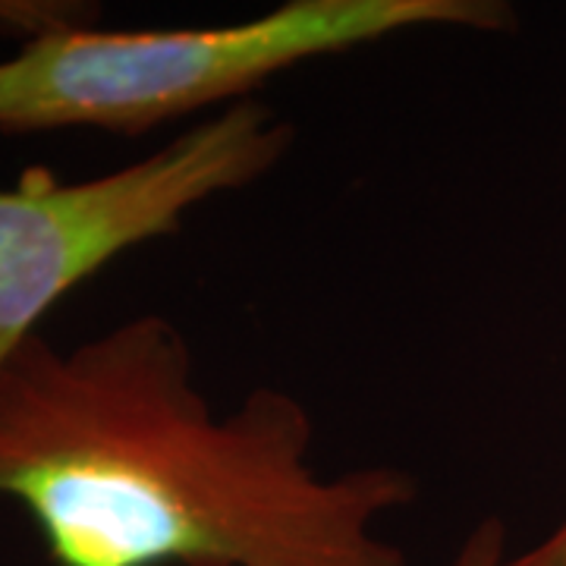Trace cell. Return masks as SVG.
I'll list each match as a JSON object with an SVG mask.
<instances>
[{
  "mask_svg": "<svg viewBox=\"0 0 566 566\" xmlns=\"http://www.w3.org/2000/svg\"><path fill=\"white\" fill-rule=\"evenodd\" d=\"M177 324L142 312L73 346L35 334L0 371V501L54 566H406L378 520L400 465L322 475L315 422L255 387L218 412Z\"/></svg>",
  "mask_w": 566,
  "mask_h": 566,
  "instance_id": "cell-1",
  "label": "cell"
},
{
  "mask_svg": "<svg viewBox=\"0 0 566 566\" xmlns=\"http://www.w3.org/2000/svg\"><path fill=\"white\" fill-rule=\"evenodd\" d=\"M501 0H283L223 25H80L0 61V136L102 129L145 136L252 102L264 82L424 29L506 32Z\"/></svg>",
  "mask_w": 566,
  "mask_h": 566,
  "instance_id": "cell-2",
  "label": "cell"
},
{
  "mask_svg": "<svg viewBox=\"0 0 566 566\" xmlns=\"http://www.w3.org/2000/svg\"><path fill=\"white\" fill-rule=\"evenodd\" d=\"M290 148V120L252 98L98 177L29 167L0 186V371L63 296L126 252L180 233L205 202L264 180Z\"/></svg>",
  "mask_w": 566,
  "mask_h": 566,
  "instance_id": "cell-3",
  "label": "cell"
},
{
  "mask_svg": "<svg viewBox=\"0 0 566 566\" xmlns=\"http://www.w3.org/2000/svg\"><path fill=\"white\" fill-rule=\"evenodd\" d=\"M95 13H85L80 3H51V0H0V35L17 41V48L57 35L66 29L92 25Z\"/></svg>",
  "mask_w": 566,
  "mask_h": 566,
  "instance_id": "cell-4",
  "label": "cell"
},
{
  "mask_svg": "<svg viewBox=\"0 0 566 566\" xmlns=\"http://www.w3.org/2000/svg\"><path fill=\"white\" fill-rule=\"evenodd\" d=\"M506 526L501 516H485L465 535L447 566H506Z\"/></svg>",
  "mask_w": 566,
  "mask_h": 566,
  "instance_id": "cell-5",
  "label": "cell"
},
{
  "mask_svg": "<svg viewBox=\"0 0 566 566\" xmlns=\"http://www.w3.org/2000/svg\"><path fill=\"white\" fill-rule=\"evenodd\" d=\"M506 566H566V520L538 545L510 557Z\"/></svg>",
  "mask_w": 566,
  "mask_h": 566,
  "instance_id": "cell-6",
  "label": "cell"
}]
</instances>
